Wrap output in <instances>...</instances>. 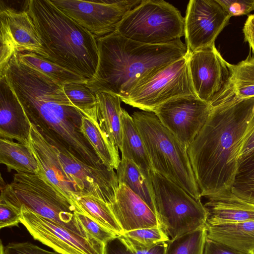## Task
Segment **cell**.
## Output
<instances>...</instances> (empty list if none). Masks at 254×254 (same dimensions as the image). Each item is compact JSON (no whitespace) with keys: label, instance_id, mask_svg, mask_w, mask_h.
<instances>
[{"label":"cell","instance_id":"obj_6","mask_svg":"<svg viewBox=\"0 0 254 254\" xmlns=\"http://www.w3.org/2000/svg\"><path fill=\"white\" fill-rule=\"evenodd\" d=\"M131 117L144 141L152 170L179 186L195 199L200 200L187 149L154 112L136 111Z\"/></svg>","mask_w":254,"mask_h":254},{"label":"cell","instance_id":"obj_31","mask_svg":"<svg viewBox=\"0 0 254 254\" xmlns=\"http://www.w3.org/2000/svg\"><path fill=\"white\" fill-rule=\"evenodd\" d=\"M63 86L66 95L76 108L88 118L98 121L96 96L86 82H71Z\"/></svg>","mask_w":254,"mask_h":254},{"label":"cell","instance_id":"obj_25","mask_svg":"<svg viewBox=\"0 0 254 254\" xmlns=\"http://www.w3.org/2000/svg\"><path fill=\"white\" fill-rule=\"evenodd\" d=\"M121 121L122 157L133 161L142 169L151 171L152 167L143 139L132 117L124 109Z\"/></svg>","mask_w":254,"mask_h":254},{"label":"cell","instance_id":"obj_15","mask_svg":"<svg viewBox=\"0 0 254 254\" xmlns=\"http://www.w3.org/2000/svg\"><path fill=\"white\" fill-rule=\"evenodd\" d=\"M228 63L215 44L208 48L190 53L189 72L198 98L210 104L229 76Z\"/></svg>","mask_w":254,"mask_h":254},{"label":"cell","instance_id":"obj_5","mask_svg":"<svg viewBox=\"0 0 254 254\" xmlns=\"http://www.w3.org/2000/svg\"><path fill=\"white\" fill-rule=\"evenodd\" d=\"M0 199L21 209L22 205L86 239H95L85 230L75 213L81 210L40 171L16 173L7 184L1 175Z\"/></svg>","mask_w":254,"mask_h":254},{"label":"cell","instance_id":"obj_4","mask_svg":"<svg viewBox=\"0 0 254 254\" xmlns=\"http://www.w3.org/2000/svg\"><path fill=\"white\" fill-rule=\"evenodd\" d=\"M27 12L49 60L88 80L98 62L96 38L51 0H29Z\"/></svg>","mask_w":254,"mask_h":254},{"label":"cell","instance_id":"obj_24","mask_svg":"<svg viewBox=\"0 0 254 254\" xmlns=\"http://www.w3.org/2000/svg\"><path fill=\"white\" fill-rule=\"evenodd\" d=\"M97 100V116L100 126L111 141L121 151L122 144L121 98L115 94L95 93Z\"/></svg>","mask_w":254,"mask_h":254},{"label":"cell","instance_id":"obj_35","mask_svg":"<svg viewBox=\"0 0 254 254\" xmlns=\"http://www.w3.org/2000/svg\"><path fill=\"white\" fill-rule=\"evenodd\" d=\"M0 72H1L13 56L17 52L6 20L1 14H0Z\"/></svg>","mask_w":254,"mask_h":254},{"label":"cell","instance_id":"obj_27","mask_svg":"<svg viewBox=\"0 0 254 254\" xmlns=\"http://www.w3.org/2000/svg\"><path fill=\"white\" fill-rule=\"evenodd\" d=\"M84 134L102 163L107 167L117 170L121 162L119 149L109 139L100 126L98 121L85 116L82 119Z\"/></svg>","mask_w":254,"mask_h":254},{"label":"cell","instance_id":"obj_42","mask_svg":"<svg viewBox=\"0 0 254 254\" xmlns=\"http://www.w3.org/2000/svg\"><path fill=\"white\" fill-rule=\"evenodd\" d=\"M254 149V131L245 142L240 157L246 155Z\"/></svg>","mask_w":254,"mask_h":254},{"label":"cell","instance_id":"obj_7","mask_svg":"<svg viewBox=\"0 0 254 254\" xmlns=\"http://www.w3.org/2000/svg\"><path fill=\"white\" fill-rule=\"evenodd\" d=\"M185 18L177 8L162 0H142L124 17L116 30L137 42L163 44L184 36Z\"/></svg>","mask_w":254,"mask_h":254},{"label":"cell","instance_id":"obj_36","mask_svg":"<svg viewBox=\"0 0 254 254\" xmlns=\"http://www.w3.org/2000/svg\"><path fill=\"white\" fill-rule=\"evenodd\" d=\"M75 216L86 232L95 239L105 243L116 236L112 232L100 224L88 215L76 211Z\"/></svg>","mask_w":254,"mask_h":254},{"label":"cell","instance_id":"obj_2","mask_svg":"<svg viewBox=\"0 0 254 254\" xmlns=\"http://www.w3.org/2000/svg\"><path fill=\"white\" fill-rule=\"evenodd\" d=\"M13 89L30 123L42 135L88 165H105L84 134L85 116L71 102L62 84L32 70L21 77Z\"/></svg>","mask_w":254,"mask_h":254},{"label":"cell","instance_id":"obj_18","mask_svg":"<svg viewBox=\"0 0 254 254\" xmlns=\"http://www.w3.org/2000/svg\"><path fill=\"white\" fill-rule=\"evenodd\" d=\"M0 138L30 147V122L4 75H0Z\"/></svg>","mask_w":254,"mask_h":254},{"label":"cell","instance_id":"obj_20","mask_svg":"<svg viewBox=\"0 0 254 254\" xmlns=\"http://www.w3.org/2000/svg\"><path fill=\"white\" fill-rule=\"evenodd\" d=\"M229 76L209 105L212 107L254 97V56L236 64L228 63Z\"/></svg>","mask_w":254,"mask_h":254},{"label":"cell","instance_id":"obj_17","mask_svg":"<svg viewBox=\"0 0 254 254\" xmlns=\"http://www.w3.org/2000/svg\"><path fill=\"white\" fill-rule=\"evenodd\" d=\"M108 205L123 233L160 227L155 213L138 195L124 184H119L115 201Z\"/></svg>","mask_w":254,"mask_h":254},{"label":"cell","instance_id":"obj_39","mask_svg":"<svg viewBox=\"0 0 254 254\" xmlns=\"http://www.w3.org/2000/svg\"><path fill=\"white\" fill-rule=\"evenodd\" d=\"M1 254H63L56 251H48L29 242L10 243L3 249Z\"/></svg>","mask_w":254,"mask_h":254},{"label":"cell","instance_id":"obj_11","mask_svg":"<svg viewBox=\"0 0 254 254\" xmlns=\"http://www.w3.org/2000/svg\"><path fill=\"white\" fill-rule=\"evenodd\" d=\"M21 223L34 240L63 254H104L105 245L86 239L63 226L21 207Z\"/></svg>","mask_w":254,"mask_h":254},{"label":"cell","instance_id":"obj_13","mask_svg":"<svg viewBox=\"0 0 254 254\" xmlns=\"http://www.w3.org/2000/svg\"><path fill=\"white\" fill-rule=\"evenodd\" d=\"M230 18L216 0H190L184 17L187 52L191 54L214 45Z\"/></svg>","mask_w":254,"mask_h":254},{"label":"cell","instance_id":"obj_29","mask_svg":"<svg viewBox=\"0 0 254 254\" xmlns=\"http://www.w3.org/2000/svg\"><path fill=\"white\" fill-rule=\"evenodd\" d=\"M76 205L84 213L108 230L119 236L123 231L107 203L90 195H80L76 197Z\"/></svg>","mask_w":254,"mask_h":254},{"label":"cell","instance_id":"obj_37","mask_svg":"<svg viewBox=\"0 0 254 254\" xmlns=\"http://www.w3.org/2000/svg\"><path fill=\"white\" fill-rule=\"evenodd\" d=\"M21 209L0 199V228L18 226L21 223Z\"/></svg>","mask_w":254,"mask_h":254},{"label":"cell","instance_id":"obj_33","mask_svg":"<svg viewBox=\"0 0 254 254\" xmlns=\"http://www.w3.org/2000/svg\"><path fill=\"white\" fill-rule=\"evenodd\" d=\"M122 235L132 247L141 250L150 249L170 240L160 227L133 230Z\"/></svg>","mask_w":254,"mask_h":254},{"label":"cell","instance_id":"obj_30","mask_svg":"<svg viewBox=\"0 0 254 254\" xmlns=\"http://www.w3.org/2000/svg\"><path fill=\"white\" fill-rule=\"evenodd\" d=\"M230 190L236 196L254 204V149L240 157Z\"/></svg>","mask_w":254,"mask_h":254},{"label":"cell","instance_id":"obj_26","mask_svg":"<svg viewBox=\"0 0 254 254\" xmlns=\"http://www.w3.org/2000/svg\"><path fill=\"white\" fill-rule=\"evenodd\" d=\"M0 163L4 164L8 172L38 173L39 164L30 147L13 140L0 138Z\"/></svg>","mask_w":254,"mask_h":254},{"label":"cell","instance_id":"obj_23","mask_svg":"<svg viewBox=\"0 0 254 254\" xmlns=\"http://www.w3.org/2000/svg\"><path fill=\"white\" fill-rule=\"evenodd\" d=\"M116 171L119 184L129 188L157 215L151 171L142 169L133 161L122 157Z\"/></svg>","mask_w":254,"mask_h":254},{"label":"cell","instance_id":"obj_14","mask_svg":"<svg viewBox=\"0 0 254 254\" xmlns=\"http://www.w3.org/2000/svg\"><path fill=\"white\" fill-rule=\"evenodd\" d=\"M212 107L197 97L169 101L153 112L162 125L187 149L206 122Z\"/></svg>","mask_w":254,"mask_h":254},{"label":"cell","instance_id":"obj_22","mask_svg":"<svg viewBox=\"0 0 254 254\" xmlns=\"http://www.w3.org/2000/svg\"><path fill=\"white\" fill-rule=\"evenodd\" d=\"M207 238L244 254L254 249V221L206 226Z\"/></svg>","mask_w":254,"mask_h":254},{"label":"cell","instance_id":"obj_28","mask_svg":"<svg viewBox=\"0 0 254 254\" xmlns=\"http://www.w3.org/2000/svg\"><path fill=\"white\" fill-rule=\"evenodd\" d=\"M22 63L48 76L63 85L71 82H87L85 77L31 52L16 53Z\"/></svg>","mask_w":254,"mask_h":254},{"label":"cell","instance_id":"obj_43","mask_svg":"<svg viewBox=\"0 0 254 254\" xmlns=\"http://www.w3.org/2000/svg\"><path fill=\"white\" fill-rule=\"evenodd\" d=\"M250 254H254V249L252 251Z\"/></svg>","mask_w":254,"mask_h":254},{"label":"cell","instance_id":"obj_40","mask_svg":"<svg viewBox=\"0 0 254 254\" xmlns=\"http://www.w3.org/2000/svg\"><path fill=\"white\" fill-rule=\"evenodd\" d=\"M203 254H244L223 244L209 239L206 240Z\"/></svg>","mask_w":254,"mask_h":254},{"label":"cell","instance_id":"obj_19","mask_svg":"<svg viewBox=\"0 0 254 254\" xmlns=\"http://www.w3.org/2000/svg\"><path fill=\"white\" fill-rule=\"evenodd\" d=\"M207 199L206 226L254 221V204L236 196L230 190Z\"/></svg>","mask_w":254,"mask_h":254},{"label":"cell","instance_id":"obj_9","mask_svg":"<svg viewBox=\"0 0 254 254\" xmlns=\"http://www.w3.org/2000/svg\"><path fill=\"white\" fill-rule=\"evenodd\" d=\"M190 53L161 69L134 88L122 101L141 111L153 112L177 98L196 97L189 68Z\"/></svg>","mask_w":254,"mask_h":254},{"label":"cell","instance_id":"obj_38","mask_svg":"<svg viewBox=\"0 0 254 254\" xmlns=\"http://www.w3.org/2000/svg\"><path fill=\"white\" fill-rule=\"evenodd\" d=\"M216 1L231 17L246 15L254 10V0H216Z\"/></svg>","mask_w":254,"mask_h":254},{"label":"cell","instance_id":"obj_41","mask_svg":"<svg viewBox=\"0 0 254 254\" xmlns=\"http://www.w3.org/2000/svg\"><path fill=\"white\" fill-rule=\"evenodd\" d=\"M243 31L245 41L248 43L254 55V14L248 15Z\"/></svg>","mask_w":254,"mask_h":254},{"label":"cell","instance_id":"obj_10","mask_svg":"<svg viewBox=\"0 0 254 254\" xmlns=\"http://www.w3.org/2000/svg\"><path fill=\"white\" fill-rule=\"evenodd\" d=\"M142 0H52L61 11L96 39L116 31L126 15Z\"/></svg>","mask_w":254,"mask_h":254},{"label":"cell","instance_id":"obj_8","mask_svg":"<svg viewBox=\"0 0 254 254\" xmlns=\"http://www.w3.org/2000/svg\"><path fill=\"white\" fill-rule=\"evenodd\" d=\"M151 174L159 226L171 239L206 227L208 212L200 200L157 172Z\"/></svg>","mask_w":254,"mask_h":254},{"label":"cell","instance_id":"obj_21","mask_svg":"<svg viewBox=\"0 0 254 254\" xmlns=\"http://www.w3.org/2000/svg\"><path fill=\"white\" fill-rule=\"evenodd\" d=\"M15 44L17 52L34 53L47 59L40 37L27 10L16 11L0 9Z\"/></svg>","mask_w":254,"mask_h":254},{"label":"cell","instance_id":"obj_1","mask_svg":"<svg viewBox=\"0 0 254 254\" xmlns=\"http://www.w3.org/2000/svg\"><path fill=\"white\" fill-rule=\"evenodd\" d=\"M254 131V97L212 107L188 149L201 197L230 190L243 146Z\"/></svg>","mask_w":254,"mask_h":254},{"label":"cell","instance_id":"obj_12","mask_svg":"<svg viewBox=\"0 0 254 254\" xmlns=\"http://www.w3.org/2000/svg\"><path fill=\"white\" fill-rule=\"evenodd\" d=\"M44 137L56 149L64 172L79 189L80 195L93 196L108 204L115 201L119 182L114 169L105 165L95 167L88 165L62 145Z\"/></svg>","mask_w":254,"mask_h":254},{"label":"cell","instance_id":"obj_16","mask_svg":"<svg viewBox=\"0 0 254 254\" xmlns=\"http://www.w3.org/2000/svg\"><path fill=\"white\" fill-rule=\"evenodd\" d=\"M30 124V147L47 179L61 190L76 206L75 199L80 191L64 172L58 152L32 124Z\"/></svg>","mask_w":254,"mask_h":254},{"label":"cell","instance_id":"obj_34","mask_svg":"<svg viewBox=\"0 0 254 254\" xmlns=\"http://www.w3.org/2000/svg\"><path fill=\"white\" fill-rule=\"evenodd\" d=\"M104 245V254H164L167 242L161 243L150 249L141 250L132 247L121 235L108 240Z\"/></svg>","mask_w":254,"mask_h":254},{"label":"cell","instance_id":"obj_3","mask_svg":"<svg viewBox=\"0 0 254 254\" xmlns=\"http://www.w3.org/2000/svg\"><path fill=\"white\" fill-rule=\"evenodd\" d=\"M96 39L98 64L86 85L94 93L109 92L121 98L187 52L181 39L146 44L125 38L116 31Z\"/></svg>","mask_w":254,"mask_h":254},{"label":"cell","instance_id":"obj_32","mask_svg":"<svg viewBox=\"0 0 254 254\" xmlns=\"http://www.w3.org/2000/svg\"><path fill=\"white\" fill-rule=\"evenodd\" d=\"M206 239L205 227L170 239L164 254H203Z\"/></svg>","mask_w":254,"mask_h":254}]
</instances>
